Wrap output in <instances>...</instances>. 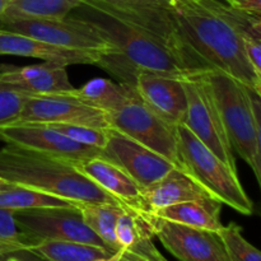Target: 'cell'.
I'll return each mask as SVG.
<instances>
[{
  "instance_id": "27",
  "label": "cell",
  "mask_w": 261,
  "mask_h": 261,
  "mask_svg": "<svg viewBox=\"0 0 261 261\" xmlns=\"http://www.w3.org/2000/svg\"><path fill=\"white\" fill-rule=\"evenodd\" d=\"M27 246L15 222L14 212L0 208V257L13 256Z\"/></svg>"
},
{
  "instance_id": "33",
  "label": "cell",
  "mask_w": 261,
  "mask_h": 261,
  "mask_svg": "<svg viewBox=\"0 0 261 261\" xmlns=\"http://www.w3.org/2000/svg\"><path fill=\"white\" fill-rule=\"evenodd\" d=\"M242 28L246 33L261 38V17H255L242 12Z\"/></svg>"
},
{
  "instance_id": "25",
  "label": "cell",
  "mask_w": 261,
  "mask_h": 261,
  "mask_svg": "<svg viewBox=\"0 0 261 261\" xmlns=\"http://www.w3.org/2000/svg\"><path fill=\"white\" fill-rule=\"evenodd\" d=\"M231 261H261V251L252 246L242 234V228L231 222L219 231Z\"/></svg>"
},
{
  "instance_id": "10",
  "label": "cell",
  "mask_w": 261,
  "mask_h": 261,
  "mask_svg": "<svg viewBox=\"0 0 261 261\" xmlns=\"http://www.w3.org/2000/svg\"><path fill=\"white\" fill-rule=\"evenodd\" d=\"M147 221L153 236L168 252L180 261H231L219 232L194 228L150 216L138 213Z\"/></svg>"
},
{
  "instance_id": "21",
  "label": "cell",
  "mask_w": 261,
  "mask_h": 261,
  "mask_svg": "<svg viewBox=\"0 0 261 261\" xmlns=\"http://www.w3.org/2000/svg\"><path fill=\"white\" fill-rule=\"evenodd\" d=\"M134 92L135 88L130 84L115 83L111 79L94 78L81 88H74L66 93L109 115L121 107Z\"/></svg>"
},
{
  "instance_id": "16",
  "label": "cell",
  "mask_w": 261,
  "mask_h": 261,
  "mask_svg": "<svg viewBox=\"0 0 261 261\" xmlns=\"http://www.w3.org/2000/svg\"><path fill=\"white\" fill-rule=\"evenodd\" d=\"M101 54L103 53L60 47L22 33L0 30V55L25 56L68 66L75 64L96 65Z\"/></svg>"
},
{
  "instance_id": "39",
  "label": "cell",
  "mask_w": 261,
  "mask_h": 261,
  "mask_svg": "<svg viewBox=\"0 0 261 261\" xmlns=\"http://www.w3.org/2000/svg\"><path fill=\"white\" fill-rule=\"evenodd\" d=\"M12 2H13V0H12Z\"/></svg>"
},
{
  "instance_id": "11",
  "label": "cell",
  "mask_w": 261,
  "mask_h": 261,
  "mask_svg": "<svg viewBox=\"0 0 261 261\" xmlns=\"http://www.w3.org/2000/svg\"><path fill=\"white\" fill-rule=\"evenodd\" d=\"M102 155L129 173L142 190L177 168L165 157L112 127L107 129V143Z\"/></svg>"
},
{
  "instance_id": "38",
  "label": "cell",
  "mask_w": 261,
  "mask_h": 261,
  "mask_svg": "<svg viewBox=\"0 0 261 261\" xmlns=\"http://www.w3.org/2000/svg\"><path fill=\"white\" fill-rule=\"evenodd\" d=\"M257 93H259V94H260V96H261V91H259V92H257Z\"/></svg>"
},
{
  "instance_id": "15",
  "label": "cell",
  "mask_w": 261,
  "mask_h": 261,
  "mask_svg": "<svg viewBox=\"0 0 261 261\" xmlns=\"http://www.w3.org/2000/svg\"><path fill=\"white\" fill-rule=\"evenodd\" d=\"M74 166L102 190L119 200L126 209L135 213L144 212L140 186L129 173L111 160L99 154L74 162Z\"/></svg>"
},
{
  "instance_id": "9",
  "label": "cell",
  "mask_w": 261,
  "mask_h": 261,
  "mask_svg": "<svg viewBox=\"0 0 261 261\" xmlns=\"http://www.w3.org/2000/svg\"><path fill=\"white\" fill-rule=\"evenodd\" d=\"M0 30L22 33L36 40L74 50L112 53L114 46L88 20L76 15L63 19H4L0 18Z\"/></svg>"
},
{
  "instance_id": "23",
  "label": "cell",
  "mask_w": 261,
  "mask_h": 261,
  "mask_svg": "<svg viewBox=\"0 0 261 261\" xmlns=\"http://www.w3.org/2000/svg\"><path fill=\"white\" fill-rule=\"evenodd\" d=\"M74 205L81 212L84 223L106 244V246L115 252L120 251L115 229L117 219L126 208L121 204L110 203H74Z\"/></svg>"
},
{
  "instance_id": "8",
  "label": "cell",
  "mask_w": 261,
  "mask_h": 261,
  "mask_svg": "<svg viewBox=\"0 0 261 261\" xmlns=\"http://www.w3.org/2000/svg\"><path fill=\"white\" fill-rule=\"evenodd\" d=\"M14 217L27 246L42 241H68L110 250L84 223L81 212L75 205L70 208L19 211L14 212Z\"/></svg>"
},
{
  "instance_id": "6",
  "label": "cell",
  "mask_w": 261,
  "mask_h": 261,
  "mask_svg": "<svg viewBox=\"0 0 261 261\" xmlns=\"http://www.w3.org/2000/svg\"><path fill=\"white\" fill-rule=\"evenodd\" d=\"M107 119L110 127L149 148L177 168L184 170L178 152L176 126L170 125L153 112L139 98L137 91L121 107L107 115Z\"/></svg>"
},
{
  "instance_id": "2",
  "label": "cell",
  "mask_w": 261,
  "mask_h": 261,
  "mask_svg": "<svg viewBox=\"0 0 261 261\" xmlns=\"http://www.w3.org/2000/svg\"><path fill=\"white\" fill-rule=\"evenodd\" d=\"M76 17L91 22L115 51L101 54L96 65L116 76L120 83L134 87L140 71H153L186 79L194 74L184 61L155 36L110 14L101 9L83 4Z\"/></svg>"
},
{
  "instance_id": "18",
  "label": "cell",
  "mask_w": 261,
  "mask_h": 261,
  "mask_svg": "<svg viewBox=\"0 0 261 261\" xmlns=\"http://www.w3.org/2000/svg\"><path fill=\"white\" fill-rule=\"evenodd\" d=\"M208 198L213 196L181 168H173L160 181L142 190L144 212H155L173 204Z\"/></svg>"
},
{
  "instance_id": "26",
  "label": "cell",
  "mask_w": 261,
  "mask_h": 261,
  "mask_svg": "<svg viewBox=\"0 0 261 261\" xmlns=\"http://www.w3.org/2000/svg\"><path fill=\"white\" fill-rule=\"evenodd\" d=\"M43 125L51 127L68 139L79 143V144L88 145V147L97 148L101 150L106 147L107 129L79 124H63V122H50V124Z\"/></svg>"
},
{
  "instance_id": "1",
  "label": "cell",
  "mask_w": 261,
  "mask_h": 261,
  "mask_svg": "<svg viewBox=\"0 0 261 261\" xmlns=\"http://www.w3.org/2000/svg\"><path fill=\"white\" fill-rule=\"evenodd\" d=\"M173 10L186 42L209 70L223 71L259 91L245 48L242 12L222 0H175Z\"/></svg>"
},
{
  "instance_id": "35",
  "label": "cell",
  "mask_w": 261,
  "mask_h": 261,
  "mask_svg": "<svg viewBox=\"0 0 261 261\" xmlns=\"http://www.w3.org/2000/svg\"><path fill=\"white\" fill-rule=\"evenodd\" d=\"M10 2H12V0H0V17L4 14V12L7 10L8 5L10 4Z\"/></svg>"
},
{
  "instance_id": "4",
  "label": "cell",
  "mask_w": 261,
  "mask_h": 261,
  "mask_svg": "<svg viewBox=\"0 0 261 261\" xmlns=\"http://www.w3.org/2000/svg\"><path fill=\"white\" fill-rule=\"evenodd\" d=\"M175 129L184 170L216 200L237 213L251 216L254 204L245 193L237 172L219 160L185 125L180 124Z\"/></svg>"
},
{
  "instance_id": "12",
  "label": "cell",
  "mask_w": 261,
  "mask_h": 261,
  "mask_svg": "<svg viewBox=\"0 0 261 261\" xmlns=\"http://www.w3.org/2000/svg\"><path fill=\"white\" fill-rule=\"evenodd\" d=\"M15 122H63L109 129L106 112L93 109L68 93L32 94L25 99Z\"/></svg>"
},
{
  "instance_id": "5",
  "label": "cell",
  "mask_w": 261,
  "mask_h": 261,
  "mask_svg": "<svg viewBox=\"0 0 261 261\" xmlns=\"http://www.w3.org/2000/svg\"><path fill=\"white\" fill-rule=\"evenodd\" d=\"M204 75L213 92L232 148L254 170L257 126L249 88L223 71L209 70Z\"/></svg>"
},
{
  "instance_id": "37",
  "label": "cell",
  "mask_w": 261,
  "mask_h": 261,
  "mask_svg": "<svg viewBox=\"0 0 261 261\" xmlns=\"http://www.w3.org/2000/svg\"><path fill=\"white\" fill-rule=\"evenodd\" d=\"M7 261H18V260H17V259H15V257H13V256H10V257H9V259H8V260H7Z\"/></svg>"
},
{
  "instance_id": "34",
  "label": "cell",
  "mask_w": 261,
  "mask_h": 261,
  "mask_svg": "<svg viewBox=\"0 0 261 261\" xmlns=\"http://www.w3.org/2000/svg\"><path fill=\"white\" fill-rule=\"evenodd\" d=\"M121 256H122V251L120 250V251L115 252V254L111 255V256L101 257V259H96V260H92V261H120L121 260Z\"/></svg>"
},
{
  "instance_id": "3",
  "label": "cell",
  "mask_w": 261,
  "mask_h": 261,
  "mask_svg": "<svg viewBox=\"0 0 261 261\" xmlns=\"http://www.w3.org/2000/svg\"><path fill=\"white\" fill-rule=\"evenodd\" d=\"M0 177L71 203L121 204L83 175L71 161L15 145L7 144L0 149Z\"/></svg>"
},
{
  "instance_id": "32",
  "label": "cell",
  "mask_w": 261,
  "mask_h": 261,
  "mask_svg": "<svg viewBox=\"0 0 261 261\" xmlns=\"http://www.w3.org/2000/svg\"><path fill=\"white\" fill-rule=\"evenodd\" d=\"M222 2L240 12L261 17V0H222Z\"/></svg>"
},
{
  "instance_id": "31",
  "label": "cell",
  "mask_w": 261,
  "mask_h": 261,
  "mask_svg": "<svg viewBox=\"0 0 261 261\" xmlns=\"http://www.w3.org/2000/svg\"><path fill=\"white\" fill-rule=\"evenodd\" d=\"M250 91V97H251L252 109L255 112V119H256V126H257V155L256 161H255L254 173L259 182L260 190H261V96L256 91Z\"/></svg>"
},
{
  "instance_id": "19",
  "label": "cell",
  "mask_w": 261,
  "mask_h": 261,
  "mask_svg": "<svg viewBox=\"0 0 261 261\" xmlns=\"http://www.w3.org/2000/svg\"><path fill=\"white\" fill-rule=\"evenodd\" d=\"M222 203L213 198L198 199L173 204L155 212H147L150 216L173 223L219 232L223 228L221 222Z\"/></svg>"
},
{
  "instance_id": "29",
  "label": "cell",
  "mask_w": 261,
  "mask_h": 261,
  "mask_svg": "<svg viewBox=\"0 0 261 261\" xmlns=\"http://www.w3.org/2000/svg\"><path fill=\"white\" fill-rule=\"evenodd\" d=\"M110 9L140 10V9H173L175 0H86Z\"/></svg>"
},
{
  "instance_id": "14",
  "label": "cell",
  "mask_w": 261,
  "mask_h": 261,
  "mask_svg": "<svg viewBox=\"0 0 261 261\" xmlns=\"http://www.w3.org/2000/svg\"><path fill=\"white\" fill-rule=\"evenodd\" d=\"M134 88L139 98L172 126L182 124L188 111L184 79L153 71H140Z\"/></svg>"
},
{
  "instance_id": "20",
  "label": "cell",
  "mask_w": 261,
  "mask_h": 261,
  "mask_svg": "<svg viewBox=\"0 0 261 261\" xmlns=\"http://www.w3.org/2000/svg\"><path fill=\"white\" fill-rule=\"evenodd\" d=\"M114 254L103 247L78 242L42 241L28 245L13 257L18 261H92Z\"/></svg>"
},
{
  "instance_id": "28",
  "label": "cell",
  "mask_w": 261,
  "mask_h": 261,
  "mask_svg": "<svg viewBox=\"0 0 261 261\" xmlns=\"http://www.w3.org/2000/svg\"><path fill=\"white\" fill-rule=\"evenodd\" d=\"M30 96L32 94L0 81V126L17 121L23 105Z\"/></svg>"
},
{
  "instance_id": "17",
  "label": "cell",
  "mask_w": 261,
  "mask_h": 261,
  "mask_svg": "<svg viewBox=\"0 0 261 261\" xmlns=\"http://www.w3.org/2000/svg\"><path fill=\"white\" fill-rule=\"evenodd\" d=\"M0 81L30 94H63L74 89L66 66L51 61L20 68L5 66L0 69Z\"/></svg>"
},
{
  "instance_id": "24",
  "label": "cell",
  "mask_w": 261,
  "mask_h": 261,
  "mask_svg": "<svg viewBox=\"0 0 261 261\" xmlns=\"http://www.w3.org/2000/svg\"><path fill=\"white\" fill-rule=\"evenodd\" d=\"M74 203L25 186L12 185L0 191V208L12 212L41 208H70Z\"/></svg>"
},
{
  "instance_id": "22",
  "label": "cell",
  "mask_w": 261,
  "mask_h": 261,
  "mask_svg": "<svg viewBox=\"0 0 261 261\" xmlns=\"http://www.w3.org/2000/svg\"><path fill=\"white\" fill-rule=\"evenodd\" d=\"M86 0H13L0 18L4 19H63Z\"/></svg>"
},
{
  "instance_id": "36",
  "label": "cell",
  "mask_w": 261,
  "mask_h": 261,
  "mask_svg": "<svg viewBox=\"0 0 261 261\" xmlns=\"http://www.w3.org/2000/svg\"><path fill=\"white\" fill-rule=\"evenodd\" d=\"M12 185H13V184L7 182V181H4L2 177H0V191H3V190H5V189L10 188Z\"/></svg>"
},
{
  "instance_id": "30",
  "label": "cell",
  "mask_w": 261,
  "mask_h": 261,
  "mask_svg": "<svg viewBox=\"0 0 261 261\" xmlns=\"http://www.w3.org/2000/svg\"><path fill=\"white\" fill-rule=\"evenodd\" d=\"M245 48H246L250 64L260 83L259 91H261V38L245 32Z\"/></svg>"
},
{
  "instance_id": "7",
  "label": "cell",
  "mask_w": 261,
  "mask_h": 261,
  "mask_svg": "<svg viewBox=\"0 0 261 261\" xmlns=\"http://www.w3.org/2000/svg\"><path fill=\"white\" fill-rule=\"evenodd\" d=\"M184 87L188 97V111L182 124L219 160L237 172L233 148L204 73L184 79Z\"/></svg>"
},
{
  "instance_id": "13",
  "label": "cell",
  "mask_w": 261,
  "mask_h": 261,
  "mask_svg": "<svg viewBox=\"0 0 261 261\" xmlns=\"http://www.w3.org/2000/svg\"><path fill=\"white\" fill-rule=\"evenodd\" d=\"M0 142L64 158L71 162L102 154L101 149L73 142L51 127L37 122H12L2 125Z\"/></svg>"
}]
</instances>
